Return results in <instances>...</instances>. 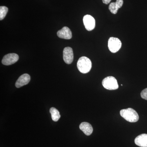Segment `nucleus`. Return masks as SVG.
Listing matches in <instances>:
<instances>
[{"mask_svg": "<svg viewBox=\"0 0 147 147\" xmlns=\"http://www.w3.org/2000/svg\"><path fill=\"white\" fill-rule=\"evenodd\" d=\"M120 113L123 118L129 122H136L139 120V116L138 113L132 108L123 109L121 110Z\"/></svg>", "mask_w": 147, "mask_h": 147, "instance_id": "nucleus-1", "label": "nucleus"}, {"mask_svg": "<svg viewBox=\"0 0 147 147\" xmlns=\"http://www.w3.org/2000/svg\"><path fill=\"white\" fill-rule=\"evenodd\" d=\"M92 65L91 61L86 57L79 58L77 63V68L81 73L83 74L89 72L91 69Z\"/></svg>", "mask_w": 147, "mask_h": 147, "instance_id": "nucleus-2", "label": "nucleus"}, {"mask_svg": "<svg viewBox=\"0 0 147 147\" xmlns=\"http://www.w3.org/2000/svg\"><path fill=\"white\" fill-rule=\"evenodd\" d=\"M102 85L106 89L112 90L117 89L119 88L117 79L112 76H108L103 79Z\"/></svg>", "mask_w": 147, "mask_h": 147, "instance_id": "nucleus-3", "label": "nucleus"}, {"mask_svg": "<svg viewBox=\"0 0 147 147\" xmlns=\"http://www.w3.org/2000/svg\"><path fill=\"white\" fill-rule=\"evenodd\" d=\"M122 43L121 40L117 38L111 37L108 41V47L109 50L112 53H116L120 49Z\"/></svg>", "mask_w": 147, "mask_h": 147, "instance_id": "nucleus-4", "label": "nucleus"}, {"mask_svg": "<svg viewBox=\"0 0 147 147\" xmlns=\"http://www.w3.org/2000/svg\"><path fill=\"white\" fill-rule=\"evenodd\" d=\"M19 57L15 53H10L5 55L3 58L2 63L5 65H9L15 63L18 60Z\"/></svg>", "mask_w": 147, "mask_h": 147, "instance_id": "nucleus-5", "label": "nucleus"}, {"mask_svg": "<svg viewBox=\"0 0 147 147\" xmlns=\"http://www.w3.org/2000/svg\"><path fill=\"white\" fill-rule=\"evenodd\" d=\"M83 22L85 28L89 31L92 30L95 27V20L91 15H85L83 18Z\"/></svg>", "mask_w": 147, "mask_h": 147, "instance_id": "nucleus-6", "label": "nucleus"}, {"mask_svg": "<svg viewBox=\"0 0 147 147\" xmlns=\"http://www.w3.org/2000/svg\"><path fill=\"white\" fill-rule=\"evenodd\" d=\"M63 59L65 62L67 64L72 63L74 59L73 50L70 47H66L64 49Z\"/></svg>", "mask_w": 147, "mask_h": 147, "instance_id": "nucleus-7", "label": "nucleus"}, {"mask_svg": "<svg viewBox=\"0 0 147 147\" xmlns=\"http://www.w3.org/2000/svg\"><path fill=\"white\" fill-rule=\"evenodd\" d=\"M57 34L60 38L63 39H70L72 38L71 30L67 27H64L62 29L58 31Z\"/></svg>", "mask_w": 147, "mask_h": 147, "instance_id": "nucleus-8", "label": "nucleus"}, {"mask_svg": "<svg viewBox=\"0 0 147 147\" xmlns=\"http://www.w3.org/2000/svg\"><path fill=\"white\" fill-rule=\"evenodd\" d=\"M30 80V76L27 74H25L21 75L18 79L15 84V86L17 88H21L27 85Z\"/></svg>", "mask_w": 147, "mask_h": 147, "instance_id": "nucleus-9", "label": "nucleus"}, {"mask_svg": "<svg viewBox=\"0 0 147 147\" xmlns=\"http://www.w3.org/2000/svg\"><path fill=\"white\" fill-rule=\"evenodd\" d=\"M134 142L137 146L141 147H147V134H140L135 138Z\"/></svg>", "mask_w": 147, "mask_h": 147, "instance_id": "nucleus-10", "label": "nucleus"}, {"mask_svg": "<svg viewBox=\"0 0 147 147\" xmlns=\"http://www.w3.org/2000/svg\"><path fill=\"white\" fill-rule=\"evenodd\" d=\"M123 0H117L115 3H112L109 6V9L111 13L116 14L118 10L123 5Z\"/></svg>", "mask_w": 147, "mask_h": 147, "instance_id": "nucleus-11", "label": "nucleus"}, {"mask_svg": "<svg viewBox=\"0 0 147 147\" xmlns=\"http://www.w3.org/2000/svg\"><path fill=\"white\" fill-rule=\"evenodd\" d=\"M79 128L81 130L84 132V134L87 136H89L93 132L92 127L91 125L87 122L82 123L79 126Z\"/></svg>", "mask_w": 147, "mask_h": 147, "instance_id": "nucleus-12", "label": "nucleus"}, {"mask_svg": "<svg viewBox=\"0 0 147 147\" xmlns=\"http://www.w3.org/2000/svg\"><path fill=\"white\" fill-rule=\"evenodd\" d=\"M50 112L51 115L52 119L54 121H57L60 118V114L56 108H51L50 109Z\"/></svg>", "mask_w": 147, "mask_h": 147, "instance_id": "nucleus-13", "label": "nucleus"}, {"mask_svg": "<svg viewBox=\"0 0 147 147\" xmlns=\"http://www.w3.org/2000/svg\"><path fill=\"white\" fill-rule=\"evenodd\" d=\"M8 9L5 6L0 7V20H2L8 12Z\"/></svg>", "mask_w": 147, "mask_h": 147, "instance_id": "nucleus-14", "label": "nucleus"}, {"mask_svg": "<svg viewBox=\"0 0 147 147\" xmlns=\"http://www.w3.org/2000/svg\"><path fill=\"white\" fill-rule=\"evenodd\" d=\"M141 97L143 99L147 100V88L143 90L141 93Z\"/></svg>", "mask_w": 147, "mask_h": 147, "instance_id": "nucleus-15", "label": "nucleus"}, {"mask_svg": "<svg viewBox=\"0 0 147 147\" xmlns=\"http://www.w3.org/2000/svg\"><path fill=\"white\" fill-rule=\"evenodd\" d=\"M102 2L105 4H108L111 1V0H102Z\"/></svg>", "mask_w": 147, "mask_h": 147, "instance_id": "nucleus-16", "label": "nucleus"}]
</instances>
